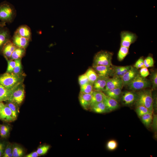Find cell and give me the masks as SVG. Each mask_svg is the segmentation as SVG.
<instances>
[{"instance_id":"cell-1","label":"cell","mask_w":157,"mask_h":157,"mask_svg":"<svg viewBox=\"0 0 157 157\" xmlns=\"http://www.w3.org/2000/svg\"><path fill=\"white\" fill-rule=\"evenodd\" d=\"M16 15V11L14 6L7 1L0 3V21L10 23L13 21Z\"/></svg>"},{"instance_id":"cell-2","label":"cell","mask_w":157,"mask_h":157,"mask_svg":"<svg viewBox=\"0 0 157 157\" xmlns=\"http://www.w3.org/2000/svg\"><path fill=\"white\" fill-rule=\"evenodd\" d=\"M22 79L20 74L6 72L0 75V85L8 89H11L21 84Z\"/></svg>"},{"instance_id":"cell-3","label":"cell","mask_w":157,"mask_h":157,"mask_svg":"<svg viewBox=\"0 0 157 157\" xmlns=\"http://www.w3.org/2000/svg\"><path fill=\"white\" fill-rule=\"evenodd\" d=\"M137 94V99L135 103L136 106H144L153 112L154 106L152 90L144 89L140 90Z\"/></svg>"},{"instance_id":"cell-4","label":"cell","mask_w":157,"mask_h":157,"mask_svg":"<svg viewBox=\"0 0 157 157\" xmlns=\"http://www.w3.org/2000/svg\"><path fill=\"white\" fill-rule=\"evenodd\" d=\"M151 85V82L145 77L141 76L138 73L133 80L126 85L131 90H140L150 87Z\"/></svg>"},{"instance_id":"cell-5","label":"cell","mask_w":157,"mask_h":157,"mask_svg":"<svg viewBox=\"0 0 157 157\" xmlns=\"http://www.w3.org/2000/svg\"><path fill=\"white\" fill-rule=\"evenodd\" d=\"M113 55V53L111 52L106 51H101L95 55L92 65L112 66Z\"/></svg>"},{"instance_id":"cell-6","label":"cell","mask_w":157,"mask_h":157,"mask_svg":"<svg viewBox=\"0 0 157 157\" xmlns=\"http://www.w3.org/2000/svg\"><path fill=\"white\" fill-rule=\"evenodd\" d=\"M120 37L121 46L128 48L138 38L135 33L128 31H122Z\"/></svg>"},{"instance_id":"cell-7","label":"cell","mask_w":157,"mask_h":157,"mask_svg":"<svg viewBox=\"0 0 157 157\" xmlns=\"http://www.w3.org/2000/svg\"><path fill=\"white\" fill-rule=\"evenodd\" d=\"M24 96V88L21 84L13 91L10 101L14 102L17 104H20L23 102Z\"/></svg>"},{"instance_id":"cell-8","label":"cell","mask_w":157,"mask_h":157,"mask_svg":"<svg viewBox=\"0 0 157 157\" xmlns=\"http://www.w3.org/2000/svg\"><path fill=\"white\" fill-rule=\"evenodd\" d=\"M96 72L98 76L109 77L113 75V65L108 66L101 65H92V67Z\"/></svg>"},{"instance_id":"cell-9","label":"cell","mask_w":157,"mask_h":157,"mask_svg":"<svg viewBox=\"0 0 157 157\" xmlns=\"http://www.w3.org/2000/svg\"><path fill=\"white\" fill-rule=\"evenodd\" d=\"M123 83L121 78L113 76V77L108 79L104 92L113 89L122 88Z\"/></svg>"},{"instance_id":"cell-10","label":"cell","mask_w":157,"mask_h":157,"mask_svg":"<svg viewBox=\"0 0 157 157\" xmlns=\"http://www.w3.org/2000/svg\"><path fill=\"white\" fill-rule=\"evenodd\" d=\"M123 104L125 105H130L135 103L137 97V92L130 91L124 92L122 94Z\"/></svg>"},{"instance_id":"cell-11","label":"cell","mask_w":157,"mask_h":157,"mask_svg":"<svg viewBox=\"0 0 157 157\" xmlns=\"http://www.w3.org/2000/svg\"><path fill=\"white\" fill-rule=\"evenodd\" d=\"M11 40L17 47L24 49L27 47L30 41L28 39L21 36L15 31L11 38Z\"/></svg>"},{"instance_id":"cell-12","label":"cell","mask_w":157,"mask_h":157,"mask_svg":"<svg viewBox=\"0 0 157 157\" xmlns=\"http://www.w3.org/2000/svg\"><path fill=\"white\" fill-rule=\"evenodd\" d=\"M92 93H85L80 92L79 95L80 103L84 109H90L92 100Z\"/></svg>"},{"instance_id":"cell-13","label":"cell","mask_w":157,"mask_h":157,"mask_svg":"<svg viewBox=\"0 0 157 157\" xmlns=\"http://www.w3.org/2000/svg\"><path fill=\"white\" fill-rule=\"evenodd\" d=\"M10 33L8 28L6 26L0 27V50L2 51L5 44L11 40Z\"/></svg>"},{"instance_id":"cell-14","label":"cell","mask_w":157,"mask_h":157,"mask_svg":"<svg viewBox=\"0 0 157 157\" xmlns=\"http://www.w3.org/2000/svg\"><path fill=\"white\" fill-rule=\"evenodd\" d=\"M138 73L137 69L131 66V69L121 78L124 86L130 83Z\"/></svg>"},{"instance_id":"cell-15","label":"cell","mask_w":157,"mask_h":157,"mask_svg":"<svg viewBox=\"0 0 157 157\" xmlns=\"http://www.w3.org/2000/svg\"><path fill=\"white\" fill-rule=\"evenodd\" d=\"M109 77L98 76L93 84L94 90L104 92L107 81Z\"/></svg>"},{"instance_id":"cell-16","label":"cell","mask_w":157,"mask_h":157,"mask_svg":"<svg viewBox=\"0 0 157 157\" xmlns=\"http://www.w3.org/2000/svg\"><path fill=\"white\" fill-rule=\"evenodd\" d=\"M17 86L9 89L0 85V102L10 101L13 92Z\"/></svg>"},{"instance_id":"cell-17","label":"cell","mask_w":157,"mask_h":157,"mask_svg":"<svg viewBox=\"0 0 157 157\" xmlns=\"http://www.w3.org/2000/svg\"><path fill=\"white\" fill-rule=\"evenodd\" d=\"M0 119L6 122L14 121L12 117L11 110L6 104L4 105L0 112Z\"/></svg>"},{"instance_id":"cell-18","label":"cell","mask_w":157,"mask_h":157,"mask_svg":"<svg viewBox=\"0 0 157 157\" xmlns=\"http://www.w3.org/2000/svg\"><path fill=\"white\" fill-rule=\"evenodd\" d=\"M21 36L30 41L31 40L32 33L30 28L26 25H22L19 27L15 31Z\"/></svg>"},{"instance_id":"cell-19","label":"cell","mask_w":157,"mask_h":157,"mask_svg":"<svg viewBox=\"0 0 157 157\" xmlns=\"http://www.w3.org/2000/svg\"><path fill=\"white\" fill-rule=\"evenodd\" d=\"M103 101L109 112L116 110L119 107V105L117 101L107 96L105 94Z\"/></svg>"},{"instance_id":"cell-20","label":"cell","mask_w":157,"mask_h":157,"mask_svg":"<svg viewBox=\"0 0 157 157\" xmlns=\"http://www.w3.org/2000/svg\"><path fill=\"white\" fill-rule=\"evenodd\" d=\"M16 47L11 40H10L7 42L4 45L2 52L6 59L10 58Z\"/></svg>"},{"instance_id":"cell-21","label":"cell","mask_w":157,"mask_h":157,"mask_svg":"<svg viewBox=\"0 0 157 157\" xmlns=\"http://www.w3.org/2000/svg\"><path fill=\"white\" fill-rule=\"evenodd\" d=\"M90 109L92 111L98 113L109 112L104 101L91 105Z\"/></svg>"},{"instance_id":"cell-22","label":"cell","mask_w":157,"mask_h":157,"mask_svg":"<svg viewBox=\"0 0 157 157\" xmlns=\"http://www.w3.org/2000/svg\"><path fill=\"white\" fill-rule=\"evenodd\" d=\"M122 89L121 88L113 89L104 92V93L107 96L118 101L122 95Z\"/></svg>"},{"instance_id":"cell-23","label":"cell","mask_w":157,"mask_h":157,"mask_svg":"<svg viewBox=\"0 0 157 157\" xmlns=\"http://www.w3.org/2000/svg\"><path fill=\"white\" fill-rule=\"evenodd\" d=\"M105 95L104 93L102 91L94 90L92 93V97L91 105L103 101Z\"/></svg>"},{"instance_id":"cell-24","label":"cell","mask_w":157,"mask_h":157,"mask_svg":"<svg viewBox=\"0 0 157 157\" xmlns=\"http://www.w3.org/2000/svg\"><path fill=\"white\" fill-rule=\"evenodd\" d=\"M153 112L146 113L140 118L142 123L147 127H149L151 124L153 119Z\"/></svg>"},{"instance_id":"cell-25","label":"cell","mask_w":157,"mask_h":157,"mask_svg":"<svg viewBox=\"0 0 157 157\" xmlns=\"http://www.w3.org/2000/svg\"><path fill=\"white\" fill-rule=\"evenodd\" d=\"M25 49L16 47L13 52L10 59L15 60L21 58L25 54Z\"/></svg>"},{"instance_id":"cell-26","label":"cell","mask_w":157,"mask_h":157,"mask_svg":"<svg viewBox=\"0 0 157 157\" xmlns=\"http://www.w3.org/2000/svg\"><path fill=\"white\" fill-rule=\"evenodd\" d=\"M85 73L87 76L89 82L93 84L98 77L96 72L92 67L89 68Z\"/></svg>"},{"instance_id":"cell-27","label":"cell","mask_w":157,"mask_h":157,"mask_svg":"<svg viewBox=\"0 0 157 157\" xmlns=\"http://www.w3.org/2000/svg\"><path fill=\"white\" fill-rule=\"evenodd\" d=\"M129 48L121 46L117 54V58L119 61L122 60L129 53Z\"/></svg>"},{"instance_id":"cell-28","label":"cell","mask_w":157,"mask_h":157,"mask_svg":"<svg viewBox=\"0 0 157 157\" xmlns=\"http://www.w3.org/2000/svg\"><path fill=\"white\" fill-rule=\"evenodd\" d=\"M94 91L93 84L89 82L80 86V92L85 93H91Z\"/></svg>"},{"instance_id":"cell-29","label":"cell","mask_w":157,"mask_h":157,"mask_svg":"<svg viewBox=\"0 0 157 157\" xmlns=\"http://www.w3.org/2000/svg\"><path fill=\"white\" fill-rule=\"evenodd\" d=\"M135 111L137 115L139 117L146 113L152 112L145 106L142 105L136 106Z\"/></svg>"},{"instance_id":"cell-30","label":"cell","mask_w":157,"mask_h":157,"mask_svg":"<svg viewBox=\"0 0 157 157\" xmlns=\"http://www.w3.org/2000/svg\"><path fill=\"white\" fill-rule=\"evenodd\" d=\"M16 65L12 73L16 74H20L22 69L21 58L15 60Z\"/></svg>"},{"instance_id":"cell-31","label":"cell","mask_w":157,"mask_h":157,"mask_svg":"<svg viewBox=\"0 0 157 157\" xmlns=\"http://www.w3.org/2000/svg\"><path fill=\"white\" fill-rule=\"evenodd\" d=\"M144 67L147 68L153 67L154 65V59L151 56H148L144 60Z\"/></svg>"},{"instance_id":"cell-32","label":"cell","mask_w":157,"mask_h":157,"mask_svg":"<svg viewBox=\"0 0 157 157\" xmlns=\"http://www.w3.org/2000/svg\"><path fill=\"white\" fill-rule=\"evenodd\" d=\"M6 105L10 109L12 112V117L14 120H15L17 118V110L16 106L13 102L10 101Z\"/></svg>"},{"instance_id":"cell-33","label":"cell","mask_w":157,"mask_h":157,"mask_svg":"<svg viewBox=\"0 0 157 157\" xmlns=\"http://www.w3.org/2000/svg\"><path fill=\"white\" fill-rule=\"evenodd\" d=\"M13 157H19L22 156L23 154V149L18 147H14L12 149Z\"/></svg>"},{"instance_id":"cell-34","label":"cell","mask_w":157,"mask_h":157,"mask_svg":"<svg viewBox=\"0 0 157 157\" xmlns=\"http://www.w3.org/2000/svg\"><path fill=\"white\" fill-rule=\"evenodd\" d=\"M151 83L153 90L156 89L157 87V73L156 71L153 72L151 76Z\"/></svg>"},{"instance_id":"cell-35","label":"cell","mask_w":157,"mask_h":157,"mask_svg":"<svg viewBox=\"0 0 157 157\" xmlns=\"http://www.w3.org/2000/svg\"><path fill=\"white\" fill-rule=\"evenodd\" d=\"M49 148V145H44L38 148L36 151L39 156L43 155L47 153Z\"/></svg>"},{"instance_id":"cell-36","label":"cell","mask_w":157,"mask_h":157,"mask_svg":"<svg viewBox=\"0 0 157 157\" xmlns=\"http://www.w3.org/2000/svg\"><path fill=\"white\" fill-rule=\"evenodd\" d=\"M117 142L115 140H112L108 142L107 144V147L109 150L113 151L117 148Z\"/></svg>"},{"instance_id":"cell-37","label":"cell","mask_w":157,"mask_h":157,"mask_svg":"<svg viewBox=\"0 0 157 157\" xmlns=\"http://www.w3.org/2000/svg\"><path fill=\"white\" fill-rule=\"evenodd\" d=\"M7 60L8 62V67L6 72L12 73L16 65L15 60H9L7 59Z\"/></svg>"},{"instance_id":"cell-38","label":"cell","mask_w":157,"mask_h":157,"mask_svg":"<svg viewBox=\"0 0 157 157\" xmlns=\"http://www.w3.org/2000/svg\"><path fill=\"white\" fill-rule=\"evenodd\" d=\"M78 81L80 86L89 82L88 78L85 73L79 76L78 78Z\"/></svg>"},{"instance_id":"cell-39","label":"cell","mask_w":157,"mask_h":157,"mask_svg":"<svg viewBox=\"0 0 157 157\" xmlns=\"http://www.w3.org/2000/svg\"><path fill=\"white\" fill-rule=\"evenodd\" d=\"M131 66H124L122 69L119 72L114 76H116L121 78L131 67Z\"/></svg>"},{"instance_id":"cell-40","label":"cell","mask_w":157,"mask_h":157,"mask_svg":"<svg viewBox=\"0 0 157 157\" xmlns=\"http://www.w3.org/2000/svg\"><path fill=\"white\" fill-rule=\"evenodd\" d=\"M149 74L147 68L143 67L140 68L139 71V74L142 76L146 78Z\"/></svg>"},{"instance_id":"cell-41","label":"cell","mask_w":157,"mask_h":157,"mask_svg":"<svg viewBox=\"0 0 157 157\" xmlns=\"http://www.w3.org/2000/svg\"><path fill=\"white\" fill-rule=\"evenodd\" d=\"M12 152L11 146L10 145H8L5 148L4 152L3 155V157L5 156L8 154Z\"/></svg>"},{"instance_id":"cell-42","label":"cell","mask_w":157,"mask_h":157,"mask_svg":"<svg viewBox=\"0 0 157 157\" xmlns=\"http://www.w3.org/2000/svg\"><path fill=\"white\" fill-rule=\"evenodd\" d=\"M9 131V130L0 129V135L2 138L6 137L8 135Z\"/></svg>"},{"instance_id":"cell-43","label":"cell","mask_w":157,"mask_h":157,"mask_svg":"<svg viewBox=\"0 0 157 157\" xmlns=\"http://www.w3.org/2000/svg\"><path fill=\"white\" fill-rule=\"evenodd\" d=\"M5 149V144L3 142H0V157L2 156Z\"/></svg>"},{"instance_id":"cell-44","label":"cell","mask_w":157,"mask_h":157,"mask_svg":"<svg viewBox=\"0 0 157 157\" xmlns=\"http://www.w3.org/2000/svg\"><path fill=\"white\" fill-rule=\"evenodd\" d=\"M39 155L38 154L36 151L32 152L30 153L27 155H26L25 157H37Z\"/></svg>"},{"instance_id":"cell-45","label":"cell","mask_w":157,"mask_h":157,"mask_svg":"<svg viewBox=\"0 0 157 157\" xmlns=\"http://www.w3.org/2000/svg\"><path fill=\"white\" fill-rule=\"evenodd\" d=\"M137 61L141 65L142 67H144V59L142 57L140 58Z\"/></svg>"},{"instance_id":"cell-46","label":"cell","mask_w":157,"mask_h":157,"mask_svg":"<svg viewBox=\"0 0 157 157\" xmlns=\"http://www.w3.org/2000/svg\"><path fill=\"white\" fill-rule=\"evenodd\" d=\"M4 105L5 104H4L2 102H0V112Z\"/></svg>"},{"instance_id":"cell-47","label":"cell","mask_w":157,"mask_h":157,"mask_svg":"<svg viewBox=\"0 0 157 157\" xmlns=\"http://www.w3.org/2000/svg\"><path fill=\"white\" fill-rule=\"evenodd\" d=\"M6 26V23L0 21V27Z\"/></svg>"},{"instance_id":"cell-48","label":"cell","mask_w":157,"mask_h":157,"mask_svg":"<svg viewBox=\"0 0 157 157\" xmlns=\"http://www.w3.org/2000/svg\"><path fill=\"white\" fill-rule=\"evenodd\" d=\"M13 157L12 152L6 155L5 157Z\"/></svg>"}]
</instances>
